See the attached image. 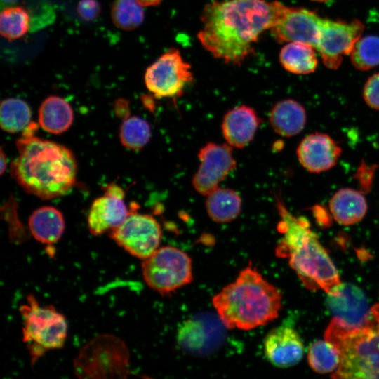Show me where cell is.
Returning a JSON list of instances; mask_svg holds the SVG:
<instances>
[{
	"label": "cell",
	"mask_w": 379,
	"mask_h": 379,
	"mask_svg": "<svg viewBox=\"0 0 379 379\" xmlns=\"http://www.w3.org/2000/svg\"><path fill=\"white\" fill-rule=\"evenodd\" d=\"M274 17V1H213L202 10L197 39L214 58L240 65L254 53V44L271 28Z\"/></svg>",
	"instance_id": "6da1fadb"
},
{
	"label": "cell",
	"mask_w": 379,
	"mask_h": 379,
	"mask_svg": "<svg viewBox=\"0 0 379 379\" xmlns=\"http://www.w3.org/2000/svg\"><path fill=\"white\" fill-rule=\"evenodd\" d=\"M30 123L17 140L18 157L12 162V176L23 190L41 199L67 194L76 181L77 166L72 151L57 142L34 135Z\"/></svg>",
	"instance_id": "7a4b0ae2"
},
{
	"label": "cell",
	"mask_w": 379,
	"mask_h": 379,
	"mask_svg": "<svg viewBox=\"0 0 379 379\" xmlns=\"http://www.w3.org/2000/svg\"><path fill=\"white\" fill-rule=\"evenodd\" d=\"M277 207L281 218L277 229L283 237L276 248V255L288 258L291 267L307 288L331 293L341 281L318 236L306 218L291 213L279 197Z\"/></svg>",
	"instance_id": "3957f363"
},
{
	"label": "cell",
	"mask_w": 379,
	"mask_h": 379,
	"mask_svg": "<svg viewBox=\"0 0 379 379\" xmlns=\"http://www.w3.org/2000/svg\"><path fill=\"white\" fill-rule=\"evenodd\" d=\"M281 293L251 265L242 270L234 281L213 298V307L228 328L250 330L277 318Z\"/></svg>",
	"instance_id": "277c9868"
},
{
	"label": "cell",
	"mask_w": 379,
	"mask_h": 379,
	"mask_svg": "<svg viewBox=\"0 0 379 379\" xmlns=\"http://www.w3.org/2000/svg\"><path fill=\"white\" fill-rule=\"evenodd\" d=\"M324 338L340 354L333 378H379V305L371 307L368 322L362 327L345 330L333 321Z\"/></svg>",
	"instance_id": "5b68a950"
},
{
	"label": "cell",
	"mask_w": 379,
	"mask_h": 379,
	"mask_svg": "<svg viewBox=\"0 0 379 379\" xmlns=\"http://www.w3.org/2000/svg\"><path fill=\"white\" fill-rule=\"evenodd\" d=\"M22 318V340L28 349L32 364L51 350L61 348L67 335L65 317L51 305H41L29 295L20 306Z\"/></svg>",
	"instance_id": "8992f818"
},
{
	"label": "cell",
	"mask_w": 379,
	"mask_h": 379,
	"mask_svg": "<svg viewBox=\"0 0 379 379\" xmlns=\"http://www.w3.org/2000/svg\"><path fill=\"white\" fill-rule=\"evenodd\" d=\"M74 367L80 378H123L128 373V352L117 337L100 335L83 347Z\"/></svg>",
	"instance_id": "52a82bcc"
},
{
	"label": "cell",
	"mask_w": 379,
	"mask_h": 379,
	"mask_svg": "<svg viewBox=\"0 0 379 379\" xmlns=\"http://www.w3.org/2000/svg\"><path fill=\"white\" fill-rule=\"evenodd\" d=\"M142 273L151 288L161 295L168 294L192 281V260L178 248H158L143 260Z\"/></svg>",
	"instance_id": "ba28073f"
},
{
	"label": "cell",
	"mask_w": 379,
	"mask_h": 379,
	"mask_svg": "<svg viewBox=\"0 0 379 379\" xmlns=\"http://www.w3.org/2000/svg\"><path fill=\"white\" fill-rule=\"evenodd\" d=\"M144 79L147 88L156 97L174 98L193 81V74L180 51L171 48L147 68Z\"/></svg>",
	"instance_id": "9c48e42d"
},
{
	"label": "cell",
	"mask_w": 379,
	"mask_h": 379,
	"mask_svg": "<svg viewBox=\"0 0 379 379\" xmlns=\"http://www.w3.org/2000/svg\"><path fill=\"white\" fill-rule=\"evenodd\" d=\"M109 235L131 255L145 260L159 248L162 232L152 216L130 212L119 227L109 231Z\"/></svg>",
	"instance_id": "30bf717a"
},
{
	"label": "cell",
	"mask_w": 379,
	"mask_h": 379,
	"mask_svg": "<svg viewBox=\"0 0 379 379\" xmlns=\"http://www.w3.org/2000/svg\"><path fill=\"white\" fill-rule=\"evenodd\" d=\"M274 3L275 17L270 30L275 41L302 42L316 48L323 18L303 8L288 7L277 1Z\"/></svg>",
	"instance_id": "8fae6325"
},
{
	"label": "cell",
	"mask_w": 379,
	"mask_h": 379,
	"mask_svg": "<svg viewBox=\"0 0 379 379\" xmlns=\"http://www.w3.org/2000/svg\"><path fill=\"white\" fill-rule=\"evenodd\" d=\"M364 29V25L358 20L347 22L323 18L316 49L324 64L329 69H338L343 58L350 54Z\"/></svg>",
	"instance_id": "7c38bea8"
},
{
	"label": "cell",
	"mask_w": 379,
	"mask_h": 379,
	"mask_svg": "<svg viewBox=\"0 0 379 379\" xmlns=\"http://www.w3.org/2000/svg\"><path fill=\"white\" fill-rule=\"evenodd\" d=\"M326 300L333 317L331 321L345 330L361 328L370 318L371 307L366 296L352 284L341 282L327 294Z\"/></svg>",
	"instance_id": "4fadbf2b"
},
{
	"label": "cell",
	"mask_w": 379,
	"mask_h": 379,
	"mask_svg": "<svg viewBox=\"0 0 379 379\" xmlns=\"http://www.w3.org/2000/svg\"><path fill=\"white\" fill-rule=\"evenodd\" d=\"M199 167L192 179L195 190L207 196L236 167L232 149L229 145L208 143L199 154Z\"/></svg>",
	"instance_id": "5bb4252c"
},
{
	"label": "cell",
	"mask_w": 379,
	"mask_h": 379,
	"mask_svg": "<svg viewBox=\"0 0 379 379\" xmlns=\"http://www.w3.org/2000/svg\"><path fill=\"white\" fill-rule=\"evenodd\" d=\"M128 212L124 201V192L115 184L109 185L105 194L95 199L88 215V226L93 235H100L119 227Z\"/></svg>",
	"instance_id": "9a60e30c"
},
{
	"label": "cell",
	"mask_w": 379,
	"mask_h": 379,
	"mask_svg": "<svg viewBox=\"0 0 379 379\" xmlns=\"http://www.w3.org/2000/svg\"><path fill=\"white\" fill-rule=\"evenodd\" d=\"M264 352L274 366L288 368L300 361L304 354V345L293 328L282 325L274 328L266 335Z\"/></svg>",
	"instance_id": "2e32d148"
},
{
	"label": "cell",
	"mask_w": 379,
	"mask_h": 379,
	"mask_svg": "<svg viewBox=\"0 0 379 379\" xmlns=\"http://www.w3.org/2000/svg\"><path fill=\"white\" fill-rule=\"evenodd\" d=\"M342 149L329 135L312 133L299 144L297 155L300 164L308 171L321 173L333 168Z\"/></svg>",
	"instance_id": "e0dca14e"
},
{
	"label": "cell",
	"mask_w": 379,
	"mask_h": 379,
	"mask_svg": "<svg viewBox=\"0 0 379 379\" xmlns=\"http://www.w3.org/2000/svg\"><path fill=\"white\" fill-rule=\"evenodd\" d=\"M259 124L260 119L254 109L241 105L225 114L222 130L229 145L243 148L252 141Z\"/></svg>",
	"instance_id": "ac0fdd59"
},
{
	"label": "cell",
	"mask_w": 379,
	"mask_h": 379,
	"mask_svg": "<svg viewBox=\"0 0 379 379\" xmlns=\"http://www.w3.org/2000/svg\"><path fill=\"white\" fill-rule=\"evenodd\" d=\"M329 208L337 222L351 225L363 219L368 206L365 197L359 191L347 187L338 190L333 195Z\"/></svg>",
	"instance_id": "d6986e66"
},
{
	"label": "cell",
	"mask_w": 379,
	"mask_h": 379,
	"mask_svg": "<svg viewBox=\"0 0 379 379\" xmlns=\"http://www.w3.org/2000/svg\"><path fill=\"white\" fill-rule=\"evenodd\" d=\"M28 225L33 237L44 244L58 242L65 230L62 213L53 206H42L36 209L31 214Z\"/></svg>",
	"instance_id": "ffe728a7"
},
{
	"label": "cell",
	"mask_w": 379,
	"mask_h": 379,
	"mask_svg": "<svg viewBox=\"0 0 379 379\" xmlns=\"http://www.w3.org/2000/svg\"><path fill=\"white\" fill-rule=\"evenodd\" d=\"M269 120L276 133L284 137H291L300 133L304 128L307 120L306 112L295 100H284L272 109Z\"/></svg>",
	"instance_id": "44dd1931"
},
{
	"label": "cell",
	"mask_w": 379,
	"mask_h": 379,
	"mask_svg": "<svg viewBox=\"0 0 379 379\" xmlns=\"http://www.w3.org/2000/svg\"><path fill=\"white\" fill-rule=\"evenodd\" d=\"M74 119L70 105L62 98L51 95L41 104L39 109V123L46 131L60 134L67 131Z\"/></svg>",
	"instance_id": "7402d4cb"
},
{
	"label": "cell",
	"mask_w": 379,
	"mask_h": 379,
	"mask_svg": "<svg viewBox=\"0 0 379 379\" xmlns=\"http://www.w3.org/2000/svg\"><path fill=\"white\" fill-rule=\"evenodd\" d=\"M279 61L286 71L295 74L312 73L318 64L314 47L302 42L287 43L280 51Z\"/></svg>",
	"instance_id": "603a6c76"
},
{
	"label": "cell",
	"mask_w": 379,
	"mask_h": 379,
	"mask_svg": "<svg viewBox=\"0 0 379 379\" xmlns=\"http://www.w3.org/2000/svg\"><path fill=\"white\" fill-rule=\"evenodd\" d=\"M206 207L213 220L220 223L228 222L240 213L241 200L235 191L218 187L207 195Z\"/></svg>",
	"instance_id": "cb8c5ba5"
},
{
	"label": "cell",
	"mask_w": 379,
	"mask_h": 379,
	"mask_svg": "<svg viewBox=\"0 0 379 379\" xmlns=\"http://www.w3.org/2000/svg\"><path fill=\"white\" fill-rule=\"evenodd\" d=\"M31 117V109L23 100L9 98L1 103L0 124L6 132L14 133L25 130L30 124Z\"/></svg>",
	"instance_id": "d4e9b609"
},
{
	"label": "cell",
	"mask_w": 379,
	"mask_h": 379,
	"mask_svg": "<svg viewBox=\"0 0 379 379\" xmlns=\"http://www.w3.org/2000/svg\"><path fill=\"white\" fill-rule=\"evenodd\" d=\"M310 368L318 373H333L339 367L340 354L328 340H318L310 347L307 354Z\"/></svg>",
	"instance_id": "484cf974"
},
{
	"label": "cell",
	"mask_w": 379,
	"mask_h": 379,
	"mask_svg": "<svg viewBox=\"0 0 379 379\" xmlns=\"http://www.w3.org/2000/svg\"><path fill=\"white\" fill-rule=\"evenodd\" d=\"M151 137L150 127L143 119L131 116L126 118L119 128V138L126 148L138 150L148 143Z\"/></svg>",
	"instance_id": "4316f807"
},
{
	"label": "cell",
	"mask_w": 379,
	"mask_h": 379,
	"mask_svg": "<svg viewBox=\"0 0 379 379\" xmlns=\"http://www.w3.org/2000/svg\"><path fill=\"white\" fill-rule=\"evenodd\" d=\"M30 17L22 6H12L4 9L0 14V32L9 41L23 36L29 27Z\"/></svg>",
	"instance_id": "83f0119b"
},
{
	"label": "cell",
	"mask_w": 379,
	"mask_h": 379,
	"mask_svg": "<svg viewBox=\"0 0 379 379\" xmlns=\"http://www.w3.org/2000/svg\"><path fill=\"white\" fill-rule=\"evenodd\" d=\"M111 17L117 27L129 31L142 23L144 11L136 0H115L111 8Z\"/></svg>",
	"instance_id": "f1b7e54d"
},
{
	"label": "cell",
	"mask_w": 379,
	"mask_h": 379,
	"mask_svg": "<svg viewBox=\"0 0 379 379\" xmlns=\"http://www.w3.org/2000/svg\"><path fill=\"white\" fill-rule=\"evenodd\" d=\"M353 66L359 70H368L379 65V36L369 35L358 39L351 53Z\"/></svg>",
	"instance_id": "f546056e"
},
{
	"label": "cell",
	"mask_w": 379,
	"mask_h": 379,
	"mask_svg": "<svg viewBox=\"0 0 379 379\" xmlns=\"http://www.w3.org/2000/svg\"><path fill=\"white\" fill-rule=\"evenodd\" d=\"M363 97L370 107L379 110V73L368 79L364 87Z\"/></svg>",
	"instance_id": "4dcf8cb0"
},
{
	"label": "cell",
	"mask_w": 379,
	"mask_h": 379,
	"mask_svg": "<svg viewBox=\"0 0 379 379\" xmlns=\"http://www.w3.org/2000/svg\"><path fill=\"white\" fill-rule=\"evenodd\" d=\"M77 11L81 19L91 21L100 15L101 7L97 0H80Z\"/></svg>",
	"instance_id": "1f68e13d"
},
{
	"label": "cell",
	"mask_w": 379,
	"mask_h": 379,
	"mask_svg": "<svg viewBox=\"0 0 379 379\" xmlns=\"http://www.w3.org/2000/svg\"><path fill=\"white\" fill-rule=\"evenodd\" d=\"M138 3L143 6H154L159 5L162 0H136Z\"/></svg>",
	"instance_id": "d6a6232c"
},
{
	"label": "cell",
	"mask_w": 379,
	"mask_h": 379,
	"mask_svg": "<svg viewBox=\"0 0 379 379\" xmlns=\"http://www.w3.org/2000/svg\"><path fill=\"white\" fill-rule=\"evenodd\" d=\"M6 168V159L3 152V149L1 148V168H0L1 175H2L4 173Z\"/></svg>",
	"instance_id": "836d02e7"
},
{
	"label": "cell",
	"mask_w": 379,
	"mask_h": 379,
	"mask_svg": "<svg viewBox=\"0 0 379 379\" xmlns=\"http://www.w3.org/2000/svg\"><path fill=\"white\" fill-rule=\"evenodd\" d=\"M6 4H13L16 2L18 0H3Z\"/></svg>",
	"instance_id": "e575fe53"
},
{
	"label": "cell",
	"mask_w": 379,
	"mask_h": 379,
	"mask_svg": "<svg viewBox=\"0 0 379 379\" xmlns=\"http://www.w3.org/2000/svg\"><path fill=\"white\" fill-rule=\"evenodd\" d=\"M312 1H319V2H324V1H328V0H312Z\"/></svg>",
	"instance_id": "d590c367"
}]
</instances>
